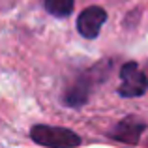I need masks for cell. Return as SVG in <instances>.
<instances>
[{"instance_id":"1","label":"cell","mask_w":148,"mask_h":148,"mask_svg":"<svg viewBox=\"0 0 148 148\" xmlns=\"http://www.w3.org/2000/svg\"><path fill=\"white\" fill-rule=\"evenodd\" d=\"M30 137L36 145L49 148H73L81 145V137L75 131L68 130V127L45 126V124L34 126L30 130Z\"/></svg>"},{"instance_id":"2","label":"cell","mask_w":148,"mask_h":148,"mask_svg":"<svg viewBox=\"0 0 148 148\" xmlns=\"http://www.w3.org/2000/svg\"><path fill=\"white\" fill-rule=\"evenodd\" d=\"M105 66L107 64H103V62L96 64L94 68H90L88 71H84L83 75L71 84V88H69V90L66 92V96H64V103L68 105V107H81V105L86 103L88 96H90V92H92V86H94L96 83H99V81L105 79V75L103 77L99 75V73H103Z\"/></svg>"},{"instance_id":"3","label":"cell","mask_w":148,"mask_h":148,"mask_svg":"<svg viewBox=\"0 0 148 148\" xmlns=\"http://www.w3.org/2000/svg\"><path fill=\"white\" fill-rule=\"evenodd\" d=\"M120 86L118 94L122 98H139L146 94L148 90V77L146 73L139 68L137 62H126L120 68Z\"/></svg>"},{"instance_id":"4","label":"cell","mask_w":148,"mask_h":148,"mask_svg":"<svg viewBox=\"0 0 148 148\" xmlns=\"http://www.w3.org/2000/svg\"><path fill=\"white\" fill-rule=\"evenodd\" d=\"M107 21V11L99 6L84 8L77 17V30L86 40H96L101 32V26Z\"/></svg>"},{"instance_id":"5","label":"cell","mask_w":148,"mask_h":148,"mask_svg":"<svg viewBox=\"0 0 148 148\" xmlns=\"http://www.w3.org/2000/svg\"><path fill=\"white\" fill-rule=\"evenodd\" d=\"M146 130V124L137 116H126L124 120H120L116 124L114 131H112V139L126 145H137L141 139L143 131Z\"/></svg>"},{"instance_id":"6","label":"cell","mask_w":148,"mask_h":148,"mask_svg":"<svg viewBox=\"0 0 148 148\" xmlns=\"http://www.w3.org/2000/svg\"><path fill=\"white\" fill-rule=\"evenodd\" d=\"M43 8L53 17H69L75 8V0H43Z\"/></svg>"}]
</instances>
